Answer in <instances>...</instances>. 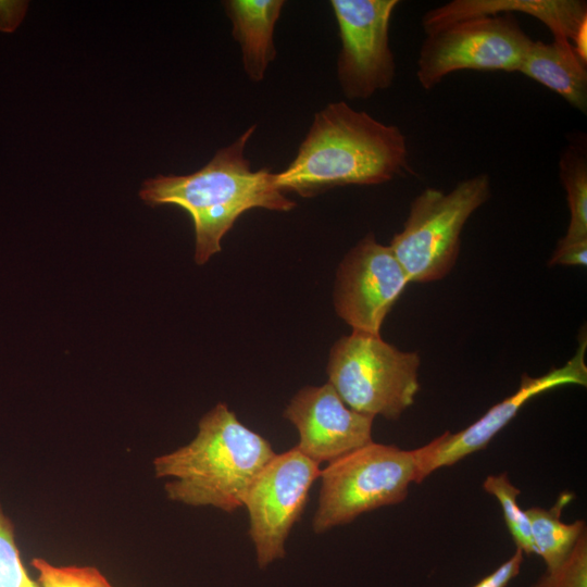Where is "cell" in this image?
<instances>
[{"instance_id": "4fadbf2b", "label": "cell", "mask_w": 587, "mask_h": 587, "mask_svg": "<svg viewBox=\"0 0 587 587\" xmlns=\"http://www.w3.org/2000/svg\"><path fill=\"white\" fill-rule=\"evenodd\" d=\"M514 12L539 20L553 38L570 40L587 60V3L582 0H453L427 11L422 26L428 35L460 21Z\"/></svg>"}, {"instance_id": "3957f363", "label": "cell", "mask_w": 587, "mask_h": 587, "mask_svg": "<svg viewBox=\"0 0 587 587\" xmlns=\"http://www.w3.org/2000/svg\"><path fill=\"white\" fill-rule=\"evenodd\" d=\"M275 454L265 438L217 403L201 417L191 441L152 464L157 477L171 479L164 489L172 501L232 513L243 507L251 485Z\"/></svg>"}, {"instance_id": "e0dca14e", "label": "cell", "mask_w": 587, "mask_h": 587, "mask_svg": "<svg viewBox=\"0 0 587 587\" xmlns=\"http://www.w3.org/2000/svg\"><path fill=\"white\" fill-rule=\"evenodd\" d=\"M559 171L570 210V223L559 242L587 240V159L582 145H570L564 150Z\"/></svg>"}, {"instance_id": "30bf717a", "label": "cell", "mask_w": 587, "mask_h": 587, "mask_svg": "<svg viewBox=\"0 0 587 587\" xmlns=\"http://www.w3.org/2000/svg\"><path fill=\"white\" fill-rule=\"evenodd\" d=\"M587 337L579 335L575 354L562 366L533 377L524 373L517 390L492 405L484 415L457 433L445 432L428 444L412 450L415 464V484L422 483L436 470L450 466L465 457L485 449L532 398L564 385H587L585 361Z\"/></svg>"}, {"instance_id": "cb8c5ba5", "label": "cell", "mask_w": 587, "mask_h": 587, "mask_svg": "<svg viewBox=\"0 0 587 587\" xmlns=\"http://www.w3.org/2000/svg\"><path fill=\"white\" fill-rule=\"evenodd\" d=\"M21 2H0V29L11 32L14 29L23 13Z\"/></svg>"}, {"instance_id": "9c48e42d", "label": "cell", "mask_w": 587, "mask_h": 587, "mask_svg": "<svg viewBox=\"0 0 587 587\" xmlns=\"http://www.w3.org/2000/svg\"><path fill=\"white\" fill-rule=\"evenodd\" d=\"M398 0H332L341 48L337 78L350 100L389 88L396 76L389 27Z\"/></svg>"}, {"instance_id": "ac0fdd59", "label": "cell", "mask_w": 587, "mask_h": 587, "mask_svg": "<svg viewBox=\"0 0 587 587\" xmlns=\"http://www.w3.org/2000/svg\"><path fill=\"white\" fill-rule=\"evenodd\" d=\"M483 488L498 499L516 548L524 554H534L529 521L525 510H522L517 503L521 490L510 482L507 473L488 475L483 483Z\"/></svg>"}, {"instance_id": "8fae6325", "label": "cell", "mask_w": 587, "mask_h": 587, "mask_svg": "<svg viewBox=\"0 0 587 587\" xmlns=\"http://www.w3.org/2000/svg\"><path fill=\"white\" fill-rule=\"evenodd\" d=\"M410 279L390 250L370 233L341 261L334 302L353 333L380 336L387 314Z\"/></svg>"}, {"instance_id": "ffe728a7", "label": "cell", "mask_w": 587, "mask_h": 587, "mask_svg": "<svg viewBox=\"0 0 587 587\" xmlns=\"http://www.w3.org/2000/svg\"><path fill=\"white\" fill-rule=\"evenodd\" d=\"M0 587H39L20 555L14 526L0 505Z\"/></svg>"}, {"instance_id": "44dd1931", "label": "cell", "mask_w": 587, "mask_h": 587, "mask_svg": "<svg viewBox=\"0 0 587 587\" xmlns=\"http://www.w3.org/2000/svg\"><path fill=\"white\" fill-rule=\"evenodd\" d=\"M532 587H587V530L567 557L555 567L546 570Z\"/></svg>"}, {"instance_id": "8992f818", "label": "cell", "mask_w": 587, "mask_h": 587, "mask_svg": "<svg viewBox=\"0 0 587 587\" xmlns=\"http://www.w3.org/2000/svg\"><path fill=\"white\" fill-rule=\"evenodd\" d=\"M312 528L322 534L375 509L401 503L415 483L412 450L371 441L321 470Z\"/></svg>"}, {"instance_id": "7c38bea8", "label": "cell", "mask_w": 587, "mask_h": 587, "mask_svg": "<svg viewBox=\"0 0 587 587\" xmlns=\"http://www.w3.org/2000/svg\"><path fill=\"white\" fill-rule=\"evenodd\" d=\"M299 433L296 448L312 461L330 463L371 441L374 417L348 407L334 387H304L284 411Z\"/></svg>"}, {"instance_id": "ba28073f", "label": "cell", "mask_w": 587, "mask_h": 587, "mask_svg": "<svg viewBox=\"0 0 587 587\" xmlns=\"http://www.w3.org/2000/svg\"><path fill=\"white\" fill-rule=\"evenodd\" d=\"M320 475V464L294 447L276 453L251 485L243 507L259 567L286 555L288 535L303 513L309 490Z\"/></svg>"}, {"instance_id": "5b68a950", "label": "cell", "mask_w": 587, "mask_h": 587, "mask_svg": "<svg viewBox=\"0 0 587 587\" xmlns=\"http://www.w3.org/2000/svg\"><path fill=\"white\" fill-rule=\"evenodd\" d=\"M420 364L417 352L401 351L380 336L352 332L330 349L328 383L351 409L397 420L420 390Z\"/></svg>"}, {"instance_id": "7a4b0ae2", "label": "cell", "mask_w": 587, "mask_h": 587, "mask_svg": "<svg viewBox=\"0 0 587 587\" xmlns=\"http://www.w3.org/2000/svg\"><path fill=\"white\" fill-rule=\"evenodd\" d=\"M255 125L220 149L202 168L188 175H159L139 191L149 205H177L189 213L196 235L195 260L205 263L221 250V240L247 210L286 212L296 203L275 183L270 168L252 170L245 149Z\"/></svg>"}, {"instance_id": "603a6c76", "label": "cell", "mask_w": 587, "mask_h": 587, "mask_svg": "<svg viewBox=\"0 0 587 587\" xmlns=\"http://www.w3.org/2000/svg\"><path fill=\"white\" fill-rule=\"evenodd\" d=\"M587 264V240L571 243H557L550 258L549 266H586Z\"/></svg>"}, {"instance_id": "7402d4cb", "label": "cell", "mask_w": 587, "mask_h": 587, "mask_svg": "<svg viewBox=\"0 0 587 587\" xmlns=\"http://www.w3.org/2000/svg\"><path fill=\"white\" fill-rule=\"evenodd\" d=\"M524 555L522 550L516 548L507 561L472 587H507L520 574Z\"/></svg>"}, {"instance_id": "277c9868", "label": "cell", "mask_w": 587, "mask_h": 587, "mask_svg": "<svg viewBox=\"0 0 587 587\" xmlns=\"http://www.w3.org/2000/svg\"><path fill=\"white\" fill-rule=\"evenodd\" d=\"M490 196V178L482 173L449 192L427 187L412 200L402 230L389 245L410 283L439 280L450 273L465 223Z\"/></svg>"}, {"instance_id": "5bb4252c", "label": "cell", "mask_w": 587, "mask_h": 587, "mask_svg": "<svg viewBox=\"0 0 587 587\" xmlns=\"http://www.w3.org/2000/svg\"><path fill=\"white\" fill-rule=\"evenodd\" d=\"M519 72L561 96L582 113L587 111V60L567 39L532 40Z\"/></svg>"}, {"instance_id": "d6986e66", "label": "cell", "mask_w": 587, "mask_h": 587, "mask_svg": "<svg viewBox=\"0 0 587 587\" xmlns=\"http://www.w3.org/2000/svg\"><path fill=\"white\" fill-rule=\"evenodd\" d=\"M32 565L39 587H114L95 566L54 565L42 558H35Z\"/></svg>"}, {"instance_id": "52a82bcc", "label": "cell", "mask_w": 587, "mask_h": 587, "mask_svg": "<svg viewBox=\"0 0 587 587\" xmlns=\"http://www.w3.org/2000/svg\"><path fill=\"white\" fill-rule=\"evenodd\" d=\"M532 40L513 14L460 21L426 35L416 78L429 90L458 71L519 72Z\"/></svg>"}, {"instance_id": "2e32d148", "label": "cell", "mask_w": 587, "mask_h": 587, "mask_svg": "<svg viewBox=\"0 0 587 587\" xmlns=\"http://www.w3.org/2000/svg\"><path fill=\"white\" fill-rule=\"evenodd\" d=\"M574 494H560L550 509L533 507L525 510L529 521L534 554L539 555L546 570L559 565L570 553L577 539L586 532V522L577 520L565 523L561 520L563 509L573 500Z\"/></svg>"}, {"instance_id": "9a60e30c", "label": "cell", "mask_w": 587, "mask_h": 587, "mask_svg": "<svg viewBox=\"0 0 587 587\" xmlns=\"http://www.w3.org/2000/svg\"><path fill=\"white\" fill-rule=\"evenodd\" d=\"M285 5L283 0H228L225 11L238 42L247 76L261 82L276 57L274 29Z\"/></svg>"}, {"instance_id": "6da1fadb", "label": "cell", "mask_w": 587, "mask_h": 587, "mask_svg": "<svg viewBox=\"0 0 587 587\" xmlns=\"http://www.w3.org/2000/svg\"><path fill=\"white\" fill-rule=\"evenodd\" d=\"M412 172L407 138L346 101L320 110L297 155L275 183L283 192L313 197L346 185H379Z\"/></svg>"}]
</instances>
